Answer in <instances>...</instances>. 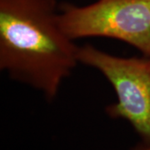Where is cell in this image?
<instances>
[{
    "instance_id": "4",
    "label": "cell",
    "mask_w": 150,
    "mask_h": 150,
    "mask_svg": "<svg viewBox=\"0 0 150 150\" xmlns=\"http://www.w3.org/2000/svg\"><path fill=\"white\" fill-rule=\"evenodd\" d=\"M134 150H150V143L149 144L144 143V144L140 145L139 147H137Z\"/></svg>"
},
{
    "instance_id": "1",
    "label": "cell",
    "mask_w": 150,
    "mask_h": 150,
    "mask_svg": "<svg viewBox=\"0 0 150 150\" xmlns=\"http://www.w3.org/2000/svg\"><path fill=\"white\" fill-rule=\"evenodd\" d=\"M59 11L57 0H0V70L49 101L79 64Z\"/></svg>"
},
{
    "instance_id": "2",
    "label": "cell",
    "mask_w": 150,
    "mask_h": 150,
    "mask_svg": "<svg viewBox=\"0 0 150 150\" xmlns=\"http://www.w3.org/2000/svg\"><path fill=\"white\" fill-rule=\"evenodd\" d=\"M59 19L74 40L108 38L150 58V0H95L86 5L59 4Z\"/></svg>"
},
{
    "instance_id": "3",
    "label": "cell",
    "mask_w": 150,
    "mask_h": 150,
    "mask_svg": "<svg viewBox=\"0 0 150 150\" xmlns=\"http://www.w3.org/2000/svg\"><path fill=\"white\" fill-rule=\"evenodd\" d=\"M79 64L98 70L108 81L117 98L106 112L127 120L144 143H150V58L119 57L90 44L79 47Z\"/></svg>"
}]
</instances>
